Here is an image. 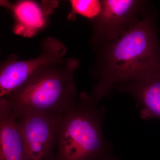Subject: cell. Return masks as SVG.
Segmentation results:
<instances>
[{
	"instance_id": "3957f363",
	"label": "cell",
	"mask_w": 160,
	"mask_h": 160,
	"mask_svg": "<svg viewBox=\"0 0 160 160\" xmlns=\"http://www.w3.org/2000/svg\"><path fill=\"white\" fill-rule=\"evenodd\" d=\"M98 102L82 92L61 117L55 160H99L109 155L110 146L102 132L106 110Z\"/></svg>"
},
{
	"instance_id": "8992f818",
	"label": "cell",
	"mask_w": 160,
	"mask_h": 160,
	"mask_svg": "<svg viewBox=\"0 0 160 160\" xmlns=\"http://www.w3.org/2000/svg\"><path fill=\"white\" fill-rule=\"evenodd\" d=\"M40 50L39 55L34 58L18 61L16 58L12 57L1 66L0 98L18 89L40 67L64 59L67 52L64 44L52 37L43 39L40 45Z\"/></svg>"
},
{
	"instance_id": "8fae6325",
	"label": "cell",
	"mask_w": 160,
	"mask_h": 160,
	"mask_svg": "<svg viewBox=\"0 0 160 160\" xmlns=\"http://www.w3.org/2000/svg\"><path fill=\"white\" fill-rule=\"evenodd\" d=\"M99 160H116L115 159L113 158L110 157L109 155L106 156L105 157L102 158L100 159Z\"/></svg>"
},
{
	"instance_id": "5b68a950",
	"label": "cell",
	"mask_w": 160,
	"mask_h": 160,
	"mask_svg": "<svg viewBox=\"0 0 160 160\" xmlns=\"http://www.w3.org/2000/svg\"><path fill=\"white\" fill-rule=\"evenodd\" d=\"M62 116L33 112L17 119L25 145L26 160H55L58 126Z\"/></svg>"
},
{
	"instance_id": "277c9868",
	"label": "cell",
	"mask_w": 160,
	"mask_h": 160,
	"mask_svg": "<svg viewBox=\"0 0 160 160\" xmlns=\"http://www.w3.org/2000/svg\"><path fill=\"white\" fill-rule=\"evenodd\" d=\"M101 1V12L92 23L90 42L94 49L118 39L145 15V1Z\"/></svg>"
},
{
	"instance_id": "9c48e42d",
	"label": "cell",
	"mask_w": 160,
	"mask_h": 160,
	"mask_svg": "<svg viewBox=\"0 0 160 160\" xmlns=\"http://www.w3.org/2000/svg\"><path fill=\"white\" fill-rule=\"evenodd\" d=\"M2 6L11 9L16 20L13 28L15 34L25 38H31L45 26V13L38 3L24 0L14 4L2 1Z\"/></svg>"
},
{
	"instance_id": "6da1fadb",
	"label": "cell",
	"mask_w": 160,
	"mask_h": 160,
	"mask_svg": "<svg viewBox=\"0 0 160 160\" xmlns=\"http://www.w3.org/2000/svg\"><path fill=\"white\" fill-rule=\"evenodd\" d=\"M94 50L96 83L90 95L98 101L117 85L142 82L160 71V42L148 14L118 39Z\"/></svg>"
},
{
	"instance_id": "52a82bcc",
	"label": "cell",
	"mask_w": 160,
	"mask_h": 160,
	"mask_svg": "<svg viewBox=\"0 0 160 160\" xmlns=\"http://www.w3.org/2000/svg\"><path fill=\"white\" fill-rule=\"evenodd\" d=\"M0 160H26L25 145L17 120L9 104L0 98Z\"/></svg>"
},
{
	"instance_id": "30bf717a",
	"label": "cell",
	"mask_w": 160,
	"mask_h": 160,
	"mask_svg": "<svg viewBox=\"0 0 160 160\" xmlns=\"http://www.w3.org/2000/svg\"><path fill=\"white\" fill-rule=\"evenodd\" d=\"M72 12L93 20L100 14L102 9L101 1L98 0H72Z\"/></svg>"
},
{
	"instance_id": "ba28073f",
	"label": "cell",
	"mask_w": 160,
	"mask_h": 160,
	"mask_svg": "<svg viewBox=\"0 0 160 160\" xmlns=\"http://www.w3.org/2000/svg\"><path fill=\"white\" fill-rule=\"evenodd\" d=\"M119 90L133 97L143 119H160V71L142 82L121 85Z\"/></svg>"
},
{
	"instance_id": "7a4b0ae2",
	"label": "cell",
	"mask_w": 160,
	"mask_h": 160,
	"mask_svg": "<svg viewBox=\"0 0 160 160\" xmlns=\"http://www.w3.org/2000/svg\"><path fill=\"white\" fill-rule=\"evenodd\" d=\"M79 66V61L75 58L46 64L18 89L1 98L7 101L16 119L33 112L62 116L77 100L74 76Z\"/></svg>"
}]
</instances>
